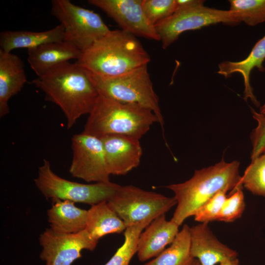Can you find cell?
<instances>
[{"instance_id":"obj_13","label":"cell","mask_w":265,"mask_h":265,"mask_svg":"<svg viewBox=\"0 0 265 265\" xmlns=\"http://www.w3.org/2000/svg\"><path fill=\"white\" fill-rule=\"evenodd\" d=\"M100 138L110 175H124L139 165L142 155L139 139L120 135Z\"/></svg>"},{"instance_id":"obj_1","label":"cell","mask_w":265,"mask_h":265,"mask_svg":"<svg viewBox=\"0 0 265 265\" xmlns=\"http://www.w3.org/2000/svg\"><path fill=\"white\" fill-rule=\"evenodd\" d=\"M31 83L44 93L46 101L60 108L68 129L81 116L91 112L99 94L87 71L76 63H65L37 77Z\"/></svg>"},{"instance_id":"obj_5","label":"cell","mask_w":265,"mask_h":265,"mask_svg":"<svg viewBox=\"0 0 265 265\" xmlns=\"http://www.w3.org/2000/svg\"><path fill=\"white\" fill-rule=\"evenodd\" d=\"M144 65L115 77H103L88 71L89 77L99 94L118 102L134 104L152 111L159 120L163 132L164 120L159 99Z\"/></svg>"},{"instance_id":"obj_4","label":"cell","mask_w":265,"mask_h":265,"mask_svg":"<svg viewBox=\"0 0 265 265\" xmlns=\"http://www.w3.org/2000/svg\"><path fill=\"white\" fill-rule=\"evenodd\" d=\"M88 115L82 132L99 138L120 135L140 140L152 124L159 123L157 116L150 109L100 94Z\"/></svg>"},{"instance_id":"obj_15","label":"cell","mask_w":265,"mask_h":265,"mask_svg":"<svg viewBox=\"0 0 265 265\" xmlns=\"http://www.w3.org/2000/svg\"><path fill=\"white\" fill-rule=\"evenodd\" d=\"M180 226L166 219L165 214L154 219L141 233L137 255L141 262L156 257L170 244L178 234Z\"/></svg>"},{"instance_id":"obj_30","label":"cell","mask_w":265,"mask_h":265,"mask_svg":"<svg viewBox=\"0 0 265 265\" xmlns=\"http://www.w3.org/2000/svg\"><path fill=\"white\" fill-rule=\"evenodd\" d=\"M176 9L175 11H179L204 3V0H175Z\"/></svg>"},{"instance_id":"obj_32","label":"cell","mask_w":265,"mask_h":265,"mask_svg":"<svg viewBox=\"0 0 265 265\" xmlns=\"http://www.w3.org/2000/svg\"><path fill=\"white\" fill-rule=\"evenodd\" d=\"M260 113L262 114L265 115V102L264 104L261 106L260 109Z\"/></svg>"},{"instance_id":"obj_16","label":"cell","mask_w":265,"mask_h":265,"mask_svg":"<svg viewBox=\"0 0 265 265\" xmlns=\"http://www.w3.org/2000/svg\"><path fill=\"white\" fill-rule=\"evenodd\" d=\"M82 52L72 43L62 41L45 44L27 50V62L37 77L72 59L78 60Z\"/></svg>"},{"instance_id":"obj_26","label":"cell","mask_w":265,"mask_h":265,"mask_svg":"<svg viewBox=\"0 0 265 265\" xmlns=\"http://www.w3.org/2000/svg\"><path fill=\"white\" fill-rule=\"evenodd\" d=\"M142 8L148 23L154 26L175 11V0H143Z\"/></svg>"},{"instance_id":"obj_11","label":"cell","mask_w":265,"mask_h":265,"mask_svg":"<svg viewBox=\"0 0 265 265\" xmlns=\"http://www.w3.org/2000/svg\"><path fill=\"white\" fill-rule=\"evenodd\" d=\"M98 241L85 229L77 233L62 234L48 229L40 235L42 248L40 258L45 265H71L81 257L83 250L93 251Z\"/></svg>"},{"instance_id":"obj_20","label":"cell","mask_w":265,"mask_h":265,"mask_svg":"<svg viewBox=\"0 0 265 265\" xmlns=\"http://www.w3.org/2000/svg\"><path fill=\"white\" fill-rule=\"evenodd\" d=\"M64 39V30L61 24L51 29L40 32L4 30L0 33V50L11 53L17 49L28 50L49 43L62 41Z\"/></svg>"},{"instance_id":"obj_18","label":"cell","mask_w":265,"mask_h":265,"mask_svg":"<svg viewBox=\"0 0 265 265\" xmlns=\"http://www.w3.org/2000/svg\"><path fill=\"white\" fill-rule=\"evenodd\" d=\"M265 60V35L257 42L249 55L244 59L238 61H224L218 64L217 73L229 78L234 73L241 75L244 82V100L250 99L257 107L260 103L253 94V88L250 82V76L252 70L257 68L261 72L265 70L263 63Z\"/></svg>"},{"instance_id":"obj_23","label":"cell","mask_w":265,"mask_h":265,"mask_svg":"<svg viewBox=\"0 0 265 265\" xmlns=\"http://www.w3.org/2000/svg\"><path fill=\"white\" fill-rule=\"evenodd\" d=\"M150 223L143 222L127 227L124 231V243L104 265H129L131 259L137 252L139 237Z\"/></svg>"},{"instance_id":"obj_25","label":"cell","mask_w":265,"mask_h":265,"mask_svg":"<svg viewBox=\"0 0 265 265\" xmlns=\"http://www.w3.org/2000/svg\"><path fill=\"white\" fill-rule=\"evenodd\" d=\"M241 183L252 194L265 197V153L251 160L241 176Z\"/></svg>"},{"instance_id":"obj_22","label":"cell","mask_w":265,"mask_h":265,"mask_svg":"<svg viewBox=\"0 0 265 265\" xmlns=\"http://www.w3.org/2000/svg\"><path fill=\"white\" fill-rule=\"evenodd\" d=\"M190 227L184 225L170 246L144 265H191Z\"/></svg>"},{"instance_id":"obj_21","label":"cell","mask_w":265,"mask_h":265,"mask_svg":"<svg viewBox=\"0 0 265 265\" xmlns=\"http://www.w3.org/2000/svg\"><path fill=\"white\" fill-rule=\"evenodd\" d=\"M87 211V222L85 229L95 240L98 241L108 234L121 233L127 228L107 201L91 206Z\"/></svg>"},{"instance_id":"obj_24","label":"cell","mask_w":265,"mask_h":265,"mask_svg":"<svg viewBox=\"0 0 265 265\" xmlns=\"http://www.w3.org/2000/svg\"><path fill=\"white\" fill-rule=\"evenodd\" d=\"M230 10L239 23L255 26L265 22V0H230Z\"/></svg>"},{"instance_id":"obj_12","label":"cell","mask_w":265,"mask_h":265,"mask_svg":"<svg viewBox=\"0 0 265 265\" xmlns=\"http://www.w3.org/2000/svg\"><path fill=\"white\" fill-rule=\"evenodd\" d=\"M143 0H88L104 11L122 30L135 36L160 41L155 28L148 22L142 8Z\"/></svg>"},{"instance_id":"obj_14","label":"cell","mask_w":265,"mask_h":265,"mask_svg":"<svg viewBox=\"0 0 265 265\" xmlns=\"http://www.w3.org/2000/svg\"><path fill=\"white\" fill-rule=\"evenodd\" d=\"M208 224L200 223L190 227L192 257L201 265H215L237 258L236 251L220 242Z\"/></svg>"},{"instance_id":"obj_9","label":"cell","mask_w":265,"mask_h":265,"mask_svg":"<svg viewBox=\"0 0 265 265\" xmlns=\"http://www.w3.org/2000/svg\"><path fill=\"white\" fill-rule=\"evenodd\" d=\"M222 23L236 26L240 23L230 10H220L204 4L177 11L159 22L155 27L159 36L162 48L166 49L183 32Z\"/></svg>"},{"instance_id":"obj_28","label":"cell","mask_w":265,"mask_h":265,"mask_svg":"<svg viewBox=\"0 0 265 265\" xmlns=\"http://www.w3.org/2000/svg\"><path fill=\"white\" fill-rule=\"evenodd\" d=\"M228 191L222 190L204 203L193 214L194 220L199 223H209L216 221L218 215L226 198Z\"/></svg>"},{"instance_id":"obj_6","label":"cell","mask_w":265,"mask_h":265,"mask_svg":"<svg viewBox=\"0 0 265 265\" xmlns=\"http://www.w3.org/2000/svg\"><path fill=\"white\" fill-rule=\"evenodd\" d=\"M34 183L47 199L69 200L91 206L108 201L120 186L110 181L85 184L67 180L56 174L46 159L39 167Z\"/></svg>"},{"instance_id":"obj_27","label":"cell","mask_w":265,"mask_h":265,"mask_svg":"<svg viewBox=\"0 0 265 265\" xmlns=\"http://www.w3.org/2000/svg\"><path fill=\"white\" fill-rule=\"evenodd\" d=\"M243 188H238L226 197L216 221L232 222L242 216L245 207Z\"/></svg>"},{"instance_id":"obj_19","label":"cell","mask_w":265,"mask_h":265,"mask_svg":"<svg viewBox=\"0 0 265 265\" xmlns=\"http://www.w3.org/2000/svg\"><path fill=\"white\" fill-rule=\"evenodd\" d=\"M48 210L51 229L62 234H74L84 230L86 226L88 211L75 206L69 200H53Z\"/></svg>"},{"instance_id":"obj_31","label":"cell","mask_w":265,"mask_h":265,"mask_svg":"<svg viewBox=\"0 0 265 265\" xmlns=\"http://www.w3.org/2000/svg\"><path fill=\"white\" fill-rule=\"evenodd\" d=\"M219 265H240V264L238 259L236 258L222 262L219 264Z\"/></svg>"},{"instance_id":"obj_3","label":"cell","mask_w":265,"mask_h":265,"mask_svg":"<svg viewBox=\"0 0 265 265\" xmlns=\"http://www.w3.org/2000/svg\"><path fill=\"white\" fill-rule=\"evenodd\" d=\"M239 164L237 160L228 163L222 159L213 166L195 170L192 177L184 183L167 186L174 192L177 201L171 220L180 226L219 191H233L243 187L239 172Z\"/></svg>"},{"instance_id":"obj_17","label":"cell","mask_w":265,"mask_h":265,"mask_svg":"<svg viewBox=\"0 0 265 265\" xmlns=\"http://www.w3.org/2000/svg\"><path fill=\"white\" fill-rule=\"evenodd\" d=\"M27 81L24 64L17 55L0 50V117L9 112L8 102Z\"/></svg>"},{"instance_id":"obj_8","label":"cell","mask_w":265,"mask_h":265,"mask_svg":"<svg viewBox=\"0 0 265 265\" xmlns=\"http://www.w3.org/2000/svg\"><path fill=\"white\" fill-rule=\"evenodd\" d=\"M51 12L64 28V40L82 53L110 31L98 13L69 0H52Z\"/></svg>"},{"instance_id":"obj_10","label":"cell","mask_w":265,"mask_h":265,"mask_svg":"<svg viewBox=\"0 0 265 265\" xmlns=\"http://www.w3.org/2000/svg\"><path fill=\"white\" fill-rule=\"evenodd\" d=\"M72 159L69 172L86 182H110L104 145L101 138L82 132L71 139Z\"/></svg>"},{"instance_id":"obj_33","label":"cell","mask_w":265,"mask_h":265,"mask_svg":"<svg viewBox=\"0 0 265 265\" xmlns=\"http://www.w3.org/2000/svg\"><path fill=\"white\" fill-rule=\"evenodd\" d=\"M191 265H201L197 259H194L192 264H191Z\"/></svg>"},{"instance_id":"obj_29","label":"cell","mask_w":265,"mask_h":265,"mask_svg":"<svg viewBox=\"0 0 265 265\" xmlns=\"http://www.w3.org/2000/svg\"><path fill=\"white\" fill-rule=\"evenodd\" d=\"M251 111L258 122L257 127L250 134L252 145L251 159L253 160L265 153V115L258 113L253 108H251Z\"/></svg>"},{"instance_id":"obj_7","label":"cell","mask_w":265,"mask_h":265,"mask_svg":"<svg viewBox=\"0 0 265 265\" xmlns=\"http://www.w3.org/2000/svg\"><path fill=\"white\" fill-rule=\"evenodd\" d=\"M126 227L143 222L151 223L177 205L175 198L129 185L120 186L107 201Z\"/></svg>"},{"instance_id":"obj_2","label":"cell","mask_w":265,"mask_h":265,"mask_svg":"<svg viewBox=\"0 0 265 265\" xmlns=\"http://www.w3.org/2000/svg\"><path fill=\"white\" fill-rule=\"evenodd\" d=\"M150 60L136 37L120 29L110 30L83 52L76 63L94 74L111 77L148 65Z\"/></svg>"}]
</instances>
